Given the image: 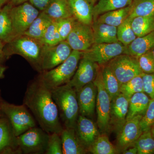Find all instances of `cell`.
<instances>
[{"mask_svg":"<svg viewBox=\"0 0 154 154\" xmlns=\"http://www.w3.org/2000/svg\"><path fill=\"white\" fill-rule=\"evenodd\" d=\"M23 104L29 108L40 128L45 132L48 134L57 133L60 134L63 128L51 90L45 85L38 77L28 85Z\"/></svg>","mask_w":154,"mask_h":154,"instance_id":"1","label":"cell"},{"mask_svg":"<svg viewBox=\"0 0 154 154\" xmlns=\"http://www.w3.org/2000/svg\"><path fill=\"white\" fill-rule=\"evenodd\" d=\"M44 46L39 39L23 34L15 37L5 45L4 55L5 58L14 54L20 55L40 73L42 57Z\"/></svg>","mask_w":154,"mask_h":154,"instance_id":"2","label":"cell"},{"mask_svg":"<svg viewBox=\"0 0 154 154\" xmlns=\"http://www.w3.org/2000/svg\"><path fill=\"white\" fill-rule=\"evenodd\" d=\"M51 92L65 128H75L79 115L76 91L67 84L51 89Z\"/></svg>","mask_w":154,"mask_h":154,"instance_id":"3","label":"cell"},{"mask_svg":"<svg viewBox=\"0 0 154 154\" xmlns=\"http://www.w3.org/2000/svg\"><path fill=\"white\" fill-rule=\"evenodd\" d=\"M82 54V52L72 50L63 63L51 69L42 72L38 79L50 90L68 84L76 71Z\"/></svg>","mask_w":154,"mask_h":154,"instance_id":"4","label":"cell"},{"mask_svg":"<svg viewBox=\"0 0 154 154\" xmlns=\"http://www.w3.org/2000/svg\"><path fill=\"white\" fill-rule=\"evenodd\" d=\"M2 110L10 122L16 137L36 126V119L24 104L17 105L2 101Z\"/></svg>","mask_w":154,"mask_h":154,"instance_id":"5","label":"cell"},{"mask_svg":"<svg viewBox=\"0 0 154 154\" xmlns=\"http://www.w3.org/2000/svg\"><path fill=\"white\" fill-rule=\"evenodd\" d=\"M94 82L97 89L96 101L97 125L100 132L105 134L110 128V114L111 100L104 87L99 66Z\"/></svg>","mask_w":154,"mask_h":154,"instance_id":"6","label":"cell"},{"mask_svg":"<svg viewBox=\"0 0 154 154\" xmlns=\"http://www.w3.org/2000/svg\"><path fill=\"white\" fill-rule=\"evenodd\" d=\"M48 138V133L36 126L17 137V142L21 153L45 154Z\"/></svg>","mask_w":154,"mask_h":154,"instance_id":"7","label":"cell"},{"mask_svg":"<svg viewBox=\"0 0 154 154\" xmlns=\"http://www.w3.org/2000/svg\"><path fill=\"white\" fill-rule=\"evenodd\" d=\"M107 64L121 85L143 73L137 59L125 54L113 58Z\"/></svg>","mask_w":154,"mask_h":154,"instance_id":"8","label":"cell"},{"mask_svg":"<svg viewBox=\"0 0 154 154\" xmlns=\"http://www.w3.org/2000/svg\"><path fill=\"white\" fill-rule=\"evenodd\" d=\"M127 46L121 42L94 43L88 50L82 52V56L98 64H106L110 60L121 54H126Z\"/></svg>","mask_w":154,"mask_h":154,"instance_id":"9","label":"cell"},{"mask_svg":"<svg viewBox=\"0 0 154 154\" xmlns=\"http://www.w3.org/2000/svg\"><path fill=\"white\" fill-rule=\"evenodd\" d=\"M40 12L30 3L13 6L11 11L14 36L23 35Z\"/></svg>","mask_w":154,"mask_h":154,"instance_id":"10","label":"cell"},{"mask_svg":"<svg viewBox=\"0 0 154 154\" xmlns=\"http://www.w3.org/2000/svg\"><path fill=\"white\" fill-rule=\"evenodd\" d=\"M72 51V49L66 41L53 46H45L42 57V72L51 69L63 63Z\"/></svg>","mask_w":154,"mask_h":154,"instance_id":"11","label":"cell"},{"mask_svg":"<svg viewBox=\"0 0 154 154\" xmlns=\"http://www.w3.org/2000/svg\"><path fill=\"white\" fill-rule=\"evenodd\" d=\"M66 41L72 50L84 52L94 44V33L92 25L77 21Z\"/></svg>","mask_w":154,"mask_h":154,"instance_id":"12","label":"cell"},{"mask_svg":"<svg viewBox=\"0 0 154 154\" xmlns=\"http://www.w3.org/2000/svg\"><path fill=\"white\" fill-rule=\"evenodd\" d=\"M99 65L82 56L74 75L68 84L76 92L96 79Z\"/></svg>","mask_w":154,"mask_h":154,"instance_id":"13","label":"cell"},{"mask_svg":"<svg viewBox=\"0 0 154 154\" xmlns=\"http://www.w3.org/2000/svg\"><path fill=\"white\" fill-rule=\"evenodd\" d=\"M143 116H135L126 121L118 132L117 146L118 149L124 152L130 147L134 146L136 141L142 134L140 121Z\"/></svg>","mask_w":154,"mask_h":154,"instance_id":"14","label":"cell"},{"mask_svg":"<svg viewBox=\"0 0 154 154\" xmlns=\"http://www.w3.org/2000/svg\"><path fill=\"white\" fill-rule=\"evenodd\" d=\"M75 129L80 142L88 152L90 147L100 134L96 124L91 119L79 115Z\"/></svg>","mask_w":154,"mask_h":154,"instance_id":"15","label":"cell"},{"mask_svg":"<svg viewBox=\"0 0 154 154\" xmlns=\"http://www.w3.org/2000/svg\"><path fill=\"white\" fill-rule=\"evenodd\" d=\"M97 89L94 82L87 84L77 92L79 115L93 117L96 107Z\"/></svg>","mask_w":154,"mask_h":154,"instance_id":"16","label":"cell"},{"mask_svg":"<svg viewBox=\"0 0 154 154\" xmlns=\"http://www.w3.org/2000/svg\"><path fill=\"white\" fill-rule=\"evenodd\" d=\"M130 99L120 93L111 100L110 109V127L119 131L126 122Z\"/></svg>","mask_w":154,"mask_h":154,"instance_id":"17","label":"cell"},{"mask_svg":"<svg viewBox=\"0 0 154 154\" xmlns=\"http://www.w3.org/2000/svg\"><path fill=\"white\" fill-rule=\"evenodd\" d=\"M21 153L12 125L7 117H0V153Z\"/></svg>","mask_w":154,"mask_h":154,"instance_id":"18","label":"cell"},{"mask_svg":"<svg viewBox=\"0 0 154 154\" xmlns=\"http://www.w3.org/2000/svg\"><path fill=\"white\" fill-rule=\"evenodd\" d=\"M72 16L78 22L92 25L93 6L87 0H68Z\"/></svg>","mask_w":154,"mask_h":154,"instance_id":"19","label":"cell"},{"mask_svg":"<svg viewBox=\"0 0 154 154\" xmlns=\"http://www.w3.org/2000/svg\"><path fill=\"white\" fill-rule=\"evenodd\" d=\"M94 43H111L119 42L117 27L94 21L92 25Z\"/></svg>","mask_w":154,"mask_h":154,"instance_id":"20","label":"cell"},{"mask_svg":"<svg viewBox=\"0 0 154 154\" xmlns=\"http://www.w3.org/2000/svg\"><path fill=\"white\" fill-rule=\"evenodd\" d=\"M60 136L63 154H84L88 152L76 134L75 128H63Z\"/></svg>","mask_w":154,"mask_h":154,"instance_id":"21","label":"cell"},{"mask_svg":"<svg viewBox=\"0 0 154 154\" xmlns=\"http://www.w3.org/2000/svg\"><path fill=\"white\" fill-rule=\"evenodd\" d=\"M13 6L8 3L0 11V40L5 45L15 38L11 15Z\"/></svg>","mask_w":154,"mask_h":154,"instance_id":"22","label":"cell"},{"mask_svg":"<svg viewBox=\"0 0 154 154\" xmlns=\"http://www.w3.org/2000/svg\"><path fill=\"white\" fill-rule=\"evenodd\" d=\"M154 48V31L144 35L137 37L127 46L126 54L137 58Z\"/></svg>","mask_w":154,"mask_h":154,"instance_id":"23","label":"cell"},{"mask_svg":"<svg viewBox=\"0 0 154 154\" xmlns=\"http://www.w3.org/2000/svg\"><path fill=\"white\" fill-rule=\"evenodd\" d=\"M150 99L144 92L137 93L133 95L129 100L126 121L137 116H143L148 107Z\"/></svg>","mask_w":154,"mask_h":154,"instance_id":"24","label":"cell"},{"mask_svg":"<svg viewBox=\"0 0 154 154\" xmlns=\"http://www.w3.org/2000/svg\"><path fill=\"white\" fill-rule=\"evenodd\" d=\"M43 11L53 21L73 17L68 0H51Z\"/></svg>","mask_w":154,"mask_h":154,"instance_id":"25","label":"cell"},{"mask_svg":"<svg viewBox=\"0 0 154 154\" xmlns=\"http://www.w3.org/2000/svg\"><path fill=\"white\" fill-rule=\"evenodd\" d=\"M99 67L104 87L112 100L120 94L121 84L107 64Z\"/></svg>","mask_w":154,"mask_h":154,"instance_id":"26","label":"cell"},{"mask_svg":"<svg viewBox=\"0 0 154 154\" xmlns=\"http://www.w3.org/2000/svg\"><path fill=\"white\" fill-rule=\"evenodd\" d=\"M132 0H99L93 7V22L100 15L109 11L131 5Z\"/></svg>","mask_w":154,"mask_h":154,"instance_id":"27","label":"cell"},{"mask_svg":"<svg viewBox=\"0 0 154 154\" xmlns=\"http://www.w3.org/2000/svg\"><path fill=\"white\" fill-rule=\"evenodd\" d=\"M53 21L43 11H41L24 34L40 40Z\"/></svg>","mask_w":154,"mask_h":154,"instance_id":"28","label":"cell"},{"mask_svg":"<svg viewBox=\"0 0 154 154\" xmlns=\"http://www.w3.org/2000/svg\"><path fill=\"white\" fill-rule=\"evenodd\" d=\"M130 13V5L104 13L99 16L95 21L117 27L129 17Z\"/></svg>","mask_w":154,"mask_h":154,"instance_id":"29","label":"cell"},{"mask_svg":"<svg viewBox=\"0 0 154 154\" xmlns=\"http://www.w3.org/2000/svg\"><path fill=\"white\" fill-rule=\"evenodd\" d=\"M131 25L137 37L146 35L154 31V14L134 17Z\"/></svg>","mask_w":154,"mask_h":154,"instance_id":"30","label":"cell"},{"mask_svg":"<svg viewBox=\"0 0 154 154\" xmlns=\"http://www.w3.org/2000/svg\"><path fill=\"white\" fill-rule=\"evenodd\" d=\"M88 152L94 154H115L118 152V149L110 142L105 134L99 135Z\"/></svg>","mask_w":154,"mask_h":154,"instance_id":"31","label":"cell"},{"mask_svg":"<svg viewBox=\"0 0 154 154\" xmlns=\"http://www.w3.org/2000/svg\"><path fill=\"white\" fill-rule=\"evenodd\" d=\"M154 14V0H132L129 17L131 19Z\"/></svg>","mask_w":154,"mask_h":154,"instance_id":"32","label":"cell"},{"mask_svg":"<svg viewBox=\"0 0 154 154\" xmlns=\"http://www.w3.org/2000/svg\"><path fill=\"white\" fill-rule=\"evenodd\" d=\"M132 19L129 17L117 27L118 41L125 46H128L137 37L131 25Z\"/></svg>","mask_w":154,"mask_h":154,"instance_id":"33","label":"cell"},{"mask_svg":"<svg viewBox=\"0 0 154 154\" xmlns=\"http://www.w3.org/2000/svg\"><path fill=\"white\" fill-rule=\"evenodd\" d=\"M134 146L137 149L138 154H154V138L150 131L143 132Z\"/></svg>","mask_w":154,"mask_h":154,"instance_id":"34","label":"cell"},{"mask_svg":"<svg viewBox=\"0 0 154 154\" xmlns=\"http://www.w3.org/2000/svg\"><path fill=\"white\" fill-rule=\"evenodd\" d=\"M140 92H144L141 76L134 77L128 82L122 84L120 88V93L130 99L134 95Z\"/></svg>","mask_w":154,"mask_h":154,"instance_id":"35","label":"cell"},{"mask_svg":"<svg viewBox=\"0 0 154 154\" xmlns=\"http://www.w3.org/2000/svg\"><path fill=\"white\" fill-rule=\"evenodd\" d=\"M40 40L45 46H53L63 41L55 21H53L48 27Z\"/></svg>","mask_w":154,"mask_h":154,"instance_id":"36","label":"cell"},{"mask_svg":"<svg viewBox=\"0 0 154 154\" xmlns=\"http://www.w3.org/2000/svg\"><path fill=\"white\" fill-rule=\"evenodd\" d=\"M45 154H63L60 135L57 133L48 134V141Z\"/></svg>","mask_w":154,"mask_h":154,"instance_id":"37","label":"cell"},{"mask_svg":"<svg viewBox=\"0 0 154 154\" xmlns=\"http://www.w3.org/2000/svg\"><path fill=\"white\" fill-rule=\"evenodd\" d=\"M76 19L73 17L55 21L63 41H65L71 32L74 26Z\"/></svg>","mask_w":154,"mask_h":154,"instance_id":"38","label":"cell"},{"mask_svg":"<svg viewBox=\"0 0 154 154\" xmlns=\"http://www.w3.org/2000/svg\"><path fill=\"white\" fill-rule=\"evenodd\" d=\"M137 59L140 67L144 73H154V58L152 50L142 54Z\"/></svg>","mask_w":154,"mask_h":154,"instance_id":"39","label":"cell"},{"mask_svg":"<svg viewBox=\"0 0 154 154\" xmlns=\"http://www.w3.org/2000/svg\"><path fill=\"white\" fill-rule=\"evenodd\" d=\"M154 123V99H150L148 107L140 121L143 132L150 131Z\"/></svg>","mask_w":154,"mask_h":154,"instance_id":"40","label":"cell"},{"mask_svg":"<svg viewBox=\"0 0 154 154\" xmlns=\"http://www.w3.org/2000/svg\"><path fill=\"white\" fill-rule=\"evenodd\" d=\"M143 92L151 99H154V73L142 74Z\"/></svg>","mask_w":154,"mask_h":154,"instance_id":"41","label":"cell"},{"mask_svg":"<svg viewBox=\"0 0 154 154\" xmlns=\"http://www.w3.org/2000/svg\"><path fill=\"white\" fill-rule=\"evenodd\" d=\"M51 1V0H29L30 4L41 12L46 8Z\"/></svg>","mask_w":154,"mask_h":154,"instance_id":"42","label":"cell"},{"mask_svg":"<svg viewBox=\"0 0 154 154\" xmlns=\"http://www.w3.org/2000/svg\"><path fill=\"white\" fill-rule=\"evenodd\" d=\"M5 44L0 40V63L2 64L6 58L4 53V48Z\"/></svg>","mask_w":154,"mask_h":154,"instance_id":"43","label":"cell"},{"mask_svg":"<svg viewBox=\"0 0 154 154\" xmlns=\"http://www.w3.org/2000/svg\"><path fill=\"white\" fill-rule=\"evenodd\" d=\"M122 153L124 154H137V150L135 146H133V147L125 150L124 152H122Z\"/></svg>","mask_w":154,"mask_h":154,"instance_id":"44","label":"cell"},{"mask_svg":"<svg viewBox=\"0 0 154 154\" xmlns=\"http://www.w3.org/2000/svg\"><path fill=\"white\" fill-rule=\"evenodd\" d=\"M28 0H9V2L14 6L19 5L27 2Z\"/></svg>","mask_w":154,"mask_h":154,"instance_id":"45","label":"cell"},{"mask_svg":"<svg viewBox=\"0 0 154 154\" xmlns=\"http://www.w3.org/2000/svg\"><path fill=\"white\" fill-rule=\"evenodd\" d=\"M6 68L3 66L2 64L0 63V79H2L4 78V73L5 71Z\"/></svg>","mask_w":154,"mask_h":154,"instance_id":"46","label":"cell"},{"mask_svg":"<svg viewBox=\"0 0 154 154\" xmlns=\"http://www.w3.org/2000/svg\"><path fill=\"white\" fill-rule=\"evenodd\" d=\"M9 2V0H0V11L4 6Z\"/></svg>","mask_w":154,"mask_h":154,"instance_id":"47","label":"cell"},{"mask_svg":"<svg viewBox=\"0 0 154 154\" xmlns=\"http://www.w3.org/2000/svg\"><path fill=\"white\" fill-rule=\"evenodd\" d=\"M90 4L94 7L96 4V3L99 1V0H87Z\"/></svg>","mask_w":154,"mask_h":154,"instance_id":"48","label":"cell"},{"mask_svg":"<svg viewBox=\"0 0 154 154\" xmlns=\"http://www.w3.org/2000/svg\"><path fill=\"white\" fill-rule=\"evenodd\" d=\"M151 132L152 135L154 138V123L152 126L150 130Z\"/></svg>","mask_w":154,"mask_h":154,"instance_id":"49","label":"cell"},{"mask_svg":"<svg viewBox=\"0 0 154 154\" xmlns=\"http://www.w3.org/2000/svg\"><path fill=\"white\" fill-rule=\"evenodd\" d=\"M2 101H1V100H0V117H2V114H3V113H2Z\"/></svg>","mask_w":154,"mask_h":154,"instance_id":"50","label":"cell"},{"mask_svg":"<svg viewBox=\"0 0 154 154\" xmlns=\"http://www.w3.org/2000/svg\"><path fill=\"white\" fill-rule=\"evenodd\" d=\"M152 52L153 55V57L154 58V48L152 49Z\"/></svg>","mask_w":154,"mask_h":154,"instance_id":"51","label":"cell"}]
</instances>
